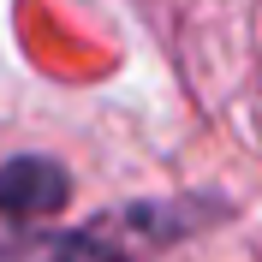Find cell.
I'll list each match as a JSON object with an SVG mask.
<instances>
[{
  "instance_id": "6da1fadb",
  "label": "cell",
  "mask_w": 262,
  "mask_h": 262,
  "mask_svg": "<svg viewBox=\"0 0 262 262\" xmlns=\"http://www.w3.org/2000/svg\"><path fill=\"white\" fill-rule=\"evenodd\" d=\"M66 196V173L48 161H12L0 173V209L6 214H48Z\"/></svg>"
},
{
  "instance_id": "7a4b0ae2",
  "label": "cell",
  "mask_w": 262,
  "mask_h": 262,
  "mask_svg": "<svg viewBox=\"0 0 262 262\" xmlns=\"http://www.w3.org/2000/svg\"><path fill=\"white\" fill-rule=\"evenodd\" d=\"M6 262H125V256L90 232H78V238H30V245L6 250Z\"/></svg>"
}]
</instances>
